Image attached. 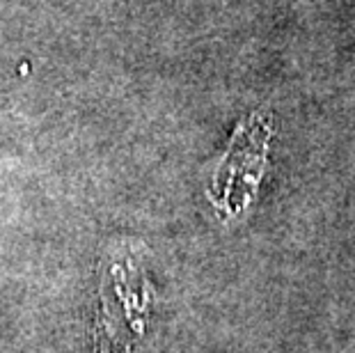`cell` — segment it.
<instances>
[{"label":"cell","instance_id":"7a4b0ae2","mask_svg":"<svg viewBox=\"0 0 355 353\" xmlns=\"http://www.w3.org/2000/svg\"><path fill=\"white\" fill-rule=\"evenodd\" d=\"M268 133L270 129L261 115H252L248 122L239 124V131L234 133L232 145L214 179L218 189L216 202L220 207L239 212L252 198L254 186L261 177L263 159H266Z\"/></svg>","mask_w":355,"mask_h":353},{"label":"cell","instance_id":"6da1fadb","mask_svg":"<svg viewBox=\"0 0 355 353\" xmlns=\"http://www.w3.org/2000/svg\"><path fill=\"white\" fill-rule=\"evenodd\" d=\"M154 287L128 248L101 264L94 340L99 353H138L149 335Z\"/></svg>","mask_w":355,"mask_h":353}]
</instances>
